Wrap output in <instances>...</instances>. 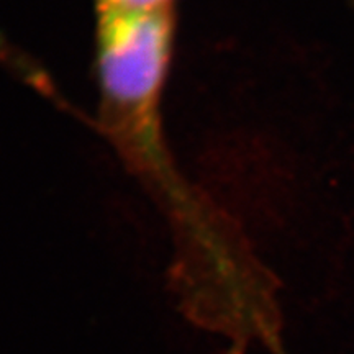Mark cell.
I'll use <instances>...</instances> for the list:
<instances>
[{"mask_svg":"<svg viewBox=\"0 0 354 354\" xmlns=\"http://www.w3.org/2000/svg\"><path fill=\"white\" fill-rule=\"evenodd\" d=\"M176 0H94L97 76L117 130L154 171H165L158 105L167 76Z\"/></svg>","mask_w":354,"mask_h":354,"instance_id":"6da1fadb","label":"cell"}]
</instances>
